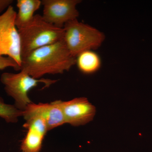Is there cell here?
Listing matches in <instances>:
<instances>
[{"label": "cell", "mask_w": 152, "mask_h": 152, "mask_svg": "<svg viewBox=\"0 0 152 152\" xmlns=\"http://www.w3.org/2000/svg\"><path fill=\"white\" fill-rule=\"evenodd\" d=\"M16 14L11 5L0 15V56L12 59L20 69L21 49L20 34L15 24Z\"/></svg>", "instance_id": "5b68a950"}, {"label": "cell", "mask_w": 152, "mask_h": 152, "mask_svg": "<svg viewBox=\"0 0 152 152\" xmlns=\"http://www.w3.org/2000/svg\"><path fill=\"white\" fill-rule=\"evenodd\" d=\"M9 67L13 68L17 71H20V67L13 59L9 57L0 56V70Z\"/></svg>", "instance_id": "4fadbf2b"}, {"label": "cell", "mask_w": 152, "mask_h": 152, "mask_svg": "<svg viewBox=\"0 0 152 152\" xmlns=\"http://www.w3.org/2000/svg\"><path fill=\"white\" fill-rule=\"evenodd\" d=\"M24 128L26 134L21 143V152H40L45 136L48 132L46 123L42 119L34 118L26 121Z\"/></svg>", "instance_id": "9c48e42d"}, {"label": "cell", "mask_w": 152, "mask_h": 152, "mask_svg": "<svg viewBox=\"0 0 152 152\" xmlns=\"http://www.w3.org/2000/svg\"><path fill=\"white\" fill-rule=\"evenodd\" d=\"M76 64L79 70L83 74L94 73L101 66L100 57L91 50L82 52L76 57Z\"/></svg>", "instance_id": "8fae6325"}, {"label": "cell", "mask_w": 152, "mask_h": 152, "mask_svg": "<svg viewBox=\"0 0 152 152\" xmlns=\"http://www.w3.org/2000/svg\"><path fill=\"white\" fill-rule=\"evenodd\" d=\"M58 101L66 124L74 126L86 124L92 121L96 108L85 97L76 98L68 101Z\"/></svg>", "instance_id": "52a82bcc"}, {"label": "cell", "mask_w": 152, "mask_h": 152, "mask_svg": "<svg viewBox=\"0 0 152 152\" xmlns=\"http://www.w3.org/2000/svg\"><path fill=\"white\" fill-rule=\"evenodd\" d=\"M23 117L26 121L34 118L42 119L46 123L48 131L66 124L57 100L50 103L31 102L23 111Z\"/></svg>", "instance_id": "ba28073f"}, {"label": "cell", "mask_w": 152, "mask_h": 152, "mask_svg": "<svg viewBox=\"0 0 152 152\" xmlns=\"http://www.w3.org/2000/svg\"><path fill=\"white\" fill-rule=\"evenodd\" d=\"M18 31L22 60L37 49L63 40L64 34V28L48 23L39 14L35 15L28 25Z\"/></svg>", "instance_id": "7a4b0ae2"}, {"label": "cell", "mask_w": 152, "mask_h": 152, "mask_svg": "<svg viewBox=\"0 0 152 152\" xmlns=\"http://www.w3.org/2000/svg\"><path fill=\"white\" fill-rule=\"evenodd\" d=\"M23 111L20 110L14 105L6 104L0 96V117L8 123H16L19 118L23 117Z\"/></svg>", "instance_id": "7c38bea8"}, {"label": "cell", "mask_w": 152, "mask_h": 152, "mask_svg": "<svg viewBox=\"0 0 152 152\" xmlns=\"http://www.w3.org/2000/svg\"><path fill=\"white\" fill-rule=\"evenodd\" d=\"M76 63V58L71 54L63 39L37 49L22 59L20 71L40 79L46 75L63 74Z\"/></svg>", "instance_id": "6da1fadb"}, {"label": "cell", "mask_w": 152, "mask_h": 152, "mask_svg": "<svg viewBox=\"0 0 152 152\" xmlns=\"http://www.w3.org/2000/svg\"><path fill=\"white\" fill-rule=\"evenodd\" d=\"M63 28L64 42L71 54L75 58L85 51L98 48L105 38L100 31L79 21L77 19L66 23Z\"/></svg>", "instance_id": "3957f363"}, {"label": "cell", "mask_w": 152, "mask_h": 152, "mask_svg": "<svg viewBox=\"0 0 152 152\" xmlns=\"http://www.w3.org/2000/svg\"><path fill=\"white\" fill-rule=\"evenodd\" d=\"M0 81L7 94L14 100V105L22 111L32 102L28 95L30 90L37 86L40 83L44 84V89L58 82L56 80L34 78L21 71L18 73H4L1 75Z\"/></svg>", "instance_id": "277c9868"}, {"label": "cell", "mask_w": 152, "mask_h": 152, "mask_svg": "<svg viewBox=\"0 0 152 152\" xmlns=\"http://www.w3.org/2000/svg\"><path fill=\"white\" fill-rule=\"evenodd\" d=\"M41 5L42 1L40 0H18V12L15 20L17 28L20 29L28 25L34 18L35 12Z\"/></svg>", "instance_id": "30bf717a"}, {"label": "cell", "mask_w": 152, "mask_h": 152, "mask_svg": "<svg viewBox=\"0 0 152 152\" xmlns=\"http://www.w3.org/2000/svg\"><path fill=\"white\" fill-rule=\"evenodd\" d=\"M80 0H42L44 20L59 28H64L68 22L77 19V6Z\"/></svg>", "instance_id": "8992f818"}, {"label": "cell", "mask_w": 152, "mask_h": 152, "mask_svg": "<svg viewBox=\"0 0 152 152\" xmlns=\"http://www.w3.org/2000/svg\"><path fill=\"white\" fill-rule=\"evenodd\" d=\"M13 1L12 0H0V14L12 5Z\"/></svg>", "instance_id": "5bb4252c"}]
</instances>
